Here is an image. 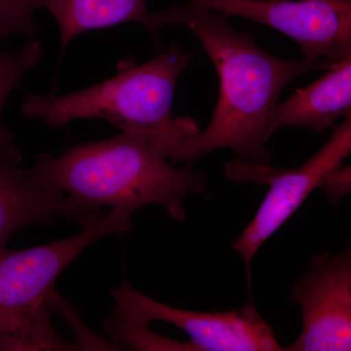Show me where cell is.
I'll list each match as a JSON object with an SVG mask.
<instances>
[{
    "label": "cell",
    "instance_id": "cell-6",
    "mask_svg": "<svg viewBox=\"0 0 351 351\" xmlns=\"http://www.w3.org/2000/svg\"><path fill=\"white\" fill-rule=\"evenodd\" d=\"M186 3L272 27L293 39L306 59L336 64L351 56V0H189Z\"/></svg>",
    "mask_w": 351,
    "mask_h": 351
},
{
    "label": "cell",
    "instance_id": "cell-15",
    "mask_svg": "<svg viewBox=\"0 0 351 351\" xmlns=\"http://www.w3.org/2000/svg\"><path fill=\"white\" fill-rule=\"evenodd\" d=\"M350 166L346 167L341 165L328 174L321 189H324L331 202L337 203L343 196L350 193Z\"/></svg>",
    "mask_w": 351,
    "mask_h": 351
},
{
    "label": "cell",
    "instance_id": "cell-3",
    "mask_svg": "<svg viewBox=\"0 0 351 351\" xmlns=\"http://www.w3.org/2000/svg\"><path fill=\"white\" fill-rule=\"evenodd\" d=\"M132 212L112 209L82 232L25 250H0V350H76L53 328L58 277L82 252L133 230Z\"/></svg>",
    "mask_w": 351,
    "mask_h": 351
},
{
    "label": "cell",
    "instance_id": "cell-2",
    "mask_svg": "<svg viewBox=\"0 0 351 351\" xmlns=\"http://www.w3.org/2000/svg\"><path fill=\"white\" fill-rule=\"evenodd\" d=\"M29 171L44 189L64 196L82 228L105 206L133 213L156 204L182 223L184 200L203 193L207 182L203 173L176 169L152 138L135 132L77 145L59 156L41 154Z\"/></svg>",
    "mask_w": 351,
    "mask_h": 351
},
{
    "label": "cell",
    "instance_id": "cell-10",
    "mask_svg": "<svg viewBox=\"0 0 351 351\" xmlns=\"http://www.w3.org/2000/svg\"><path fill=\"white\" fill-rule=\"evenodd\" d=\"M351 56L332 64L326 75L276 105L267 121L269 137L285 127H308L316 132L332 129L337 119L350 114Z\"/></svg>",
    "mask_w": 351,
    "mask_h": 351
},
{
    "label": "cell",
    "instance_id": "cell-8",
    "mask_svg": "<svg viewBox=\"0 0 351 351\" xmlns=\"http://www.w3.org/2000/svg\"><path fill=\"white\" fill-rule=\"evenodd\" d=\"M299 304L302 328L289 351L351 350V254L314 255L306 276L291 289Z\"/></svg>",
    "mask_w": 351,
    "mask_h": 351
},
{
    "label": "cell",
    "instance_id": "cell-4",
    "mask_svg": "<svg viewBox=\"0 0 351 351\" xmlns=\"http://www.w3.org/2000/svg\"><path fill=\"white\" fill-rule=\"evenodd\" d=\"M193 53L172 46L142 64L126 63L110 80L62 97L32 95L22 112L51 127L77 119H104L123 132L145 134L157 145L177 124L172 105L176 86Z\"/></svg>",
    "mask_w": 351,
    "mask_h": 351
},
{
    "label": "cell",
    "instance_id": "cell-11",
    "mask_svg": "<svg viewBox=\"0 0 351 351\" xmlns=\"http://www.w3.org/2000/svg\"><path fill=\"white\" fill-rule=\"evenodd\" d=\"M147 0H32L34 10L46 9L59 24L62 49L80 34L123 23L147 27L158 40L159 31Z\"/></svg>",
    "mask_w": 351,
    "mask_h": 351
},
{
    "label": "cell",
    "instance_id": "cell-5",
    "mask_svg": "<svg viewBox=\"0 0 351 351\" xmlns=\"http://www.w3.org/2000/svg\"><path fill=\"white\" fill-rule=\"evenodd\" d=\"M332 129L326 144L301 167L274 168L270 164L242 158L226 164L228 179L267 184L269 188L255 217L232 246L243 258L249 287L252 261L261 247L295 213L314 189L322 188L328 174L343 165L350 156L351 113Z\"/></svg>",
    "mask_w": 351,
    "mask_h": 351
},
{
    "label": "cell",
    "instance_id": "cell-12",
    "mask_svg": "<svg viewBox=\"0 0 351 351\" xmlns=\"http://www.w3.org/2000/svg\"><path fill=\"white\" fill-rule=\"evenodd\" d=\"M1 47V45H0ZM43 49L40 43L29 40L22 49L16 53H6L0 49V149L18 152L14 145L13 134L3 128L1 112L6 99L15 88L19 86L27 71L34 69L43 58Z\"/></svg>",
    "mask_w": 351,
    "mask_h": 351
},
{
    "label": "cell",
    "instance_id": "cell-9",
    "mask_svg": "<svg viewBox=\"0 0 351 351\" xmlns=\"http://www.w3.org/2000/svg\"><path fill=\"white\" fill-rule=\"evenodd\" d=\"M21 152L0 149V250L22 228L49 223L56 216L82 226L64 196L38 184L29 169L20 165Z\"/></svg>",
    "mask_w": 351,
    "mask_h": 351
},
{
    "label": "cell",
    "instance_id": "cell-7",
    "mask_svg": "<svg viewBox=\"0 0 351 351\" xmlns=\"http://www.w3.org/2000/svg\"><path fill=\"white\" fill-rule=\"evenodd\" d=\"M114 311L129 319L149 325L170 323L189 335L195 351H279L271 326L254 302L223 313H199L166 306L135 290L124 281L112 292Z\"/></svg>",
    "mask_w": 351,
    "mask_h": 351
},
{
    "label": "cell",
    "instance_id": "cell-1",
    "mask_svg": "<svg viewBox=\"0 0 351 351\" xmlns=\"http://www.w3.org/2000/svg\"><path fill=\"white\" fill-rule=\"evenodd\" d=\"M159 32L181 25L193 32L219 80L218 103L204 130L189 122L176 141L169 159L193 162L221 149L242 159L270 164L267 121L284 88L295 78L332 66L325 60L280 59L269 54L250 34L237 31L230 15L189 3L152 14Z\"/></svg>",
    "mask_w": 351,
    "mask_h": 351
},
{
    "label": "cell",
    "instance_id": "cell-14",
    "mask_svg": "<svg viewBox=\"0 0 351 351\" xmlns=\"http://www.w3.org/2000/svg\"><path fill=\"white\" fill-rule=\"evenodd\" d=\"M34 12L32 0H0V45L13 34H36Z\"/></svg>",
    "mask_w": 351,
    "mask_h": 351
},
{
    "label": "cell",
    "instance_id": "cell-16",
    "mask_svg": "<svg viewBox=\"0 0 351 351\" xmlns=\"http://www.w3.org/2000/svg\"><path fill=\"white\" fill-rule=\"evenodd\" d=\"M262 1H265V0H262Z\"/></svg>",
    "mask_w": 351,
    "mask_h": 351
},
{
    "label": "cell",
    "instance_id": "cell-13",
    "mask_svg": "<svg viewBox=\"0 0 351 351\" xmlns=\"http://www.w3.org/2000/svg\"><path fill=\"white\" fill-rule=\"evenodd\" d=\"M104 329L117 350L126 348L136 350H195L191 341L181 343L163 338L152 331L149 325L129 319L114 309L106 319Z\"/></svg>",
    "mask_w": 351,
    "mask_h": 351
}]
</instances>
